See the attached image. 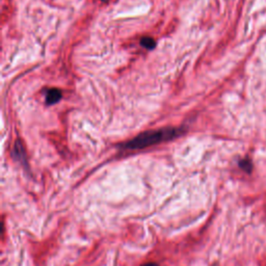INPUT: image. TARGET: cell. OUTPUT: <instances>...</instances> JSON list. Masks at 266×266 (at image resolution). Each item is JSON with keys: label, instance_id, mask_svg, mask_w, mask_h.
I'll return each instance as SVG.
<instances>
[{"label": "cell", "instance_id": "6da1fadb", "mask_svg": "<svg viewBox=\"0 0 266 266\" xmlns=\"http://www.w3.org/2000/svg\"><path fill=\"white\" fill-rule=\"evenodd\" d=\"M181 133L182 130L178 129V128H162V129L147 131L124 144L123 148L129 150L144 149V148L147 147H151L156 144L173 140L174 137L179 136Z\"/></svg>", "mask_w": 266, "mask_h": 266}, {"label": "cell", "instance_id": "7a4b0ae2", "mask_svg": "<svg viewBox=\"0 0 266 266\" xmlns=\"http://www.w3.org/2000/svg\"><path fill=\"white\" fill-rule=\"evenodd\" d=\"M13 156L17 161L21 162L24 166L27 167L28 164H27V158H26V152H25L24 147L20 141H16V143H15V147H14V150H13Z\"/></svg>", "mask_w": 266, "mask_h": 266}, {"label": "cell", "instance_id": "3957f363", "mask_svg": "<svg viewBox=\"0 0 266 266\" xmlns=\"http://www.w3.org/2000/svg\"><path fill=\"white\" fill-rule=\"evenodd\" d=\"M62 99V92L57 88H51L47 92L46 102L47 104H54Z\"/></svg>", "mask_w": 266, "mask_h": 266}, {"label": "cell", "instance_id": "277c9868", "mask_svg": "<svg viewBox=\"0 0 266 266\" xmlns=\"http://www.w3.org/2000/svg\"><path fill=\"white\" fill-rule=\"evenodd\" d=\"M141 45L147 49H154L155 48V45H156V42L153 40L152 38H142L141 41Z\"/></svg>", "mask_w": 266, "mask_h": 266}, {"label": "cell", "instance_id": "5b68a950", "mask_svg": "<svg viewBox=\"0 0 266 266\" xmlns=\"http://www.w3.org/2000/svg\"><path fill=\"white\" fill-rule=\"evenodd\" d=\"M239 166L241 167V169L245 172H248V173H251L252 169H253V164L251 162V160L249 159H243L239 162Z\"/></svg>", "mask_w": 266, "mask_h": 266}, {"label": "cell", "instance_id": "8992f818", "mask_svg": "<svg viewBox=\"0 0 266 266\" xmlns=\"http://www.w3.org/2000/svg\"><path fill=\"white\" fill-rule=\"evenodd\" d=\"M142 266H159V265H158V264H156V263L151 262V263H146V264H144V265H142Z\"/></svg>", "mask_w": 266, "mask_h": 266}, {"label": "cell", "instance_id": "52a82bcc", "mask_svg": "<svg viewBox=\"0 0 266 266\" xmlns=\"http://www.w3.org/2000/svg\"><path fill=\"white\" fill-rule=\"evenodd\" d=\"M103 1H107V0H103Z\"/></svg>", "mask_w": 266, "mask_h": 266}]
</instances>
